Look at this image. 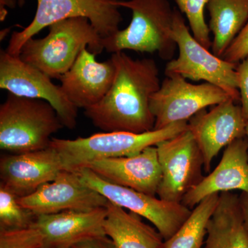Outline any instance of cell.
<instances>
[{"instance_id":"obj_1","label":"cell","mask_w":248,"mask_h":248,"mask_svg":"<svg viewBox=\"0 0 248 248\" xmlns=\"http://www.w3.org/2000/svg\"><path fill=\"white\" fill-rule=\"evenodd\" d=\"M113 83L104 98L84 109V115L102 131L143 133L154 130L151 109L159 89V70L154 60L133 59L124 51L112 53Z\"/></svg>"},{"instance_id":"obj_2","label":"cell","mask_w":248,"mask_h":248,"mask_svg":"<svg viewBox=\"0 0 248 248\" xmlns=\"http://www.w3.org/2000/svg\"><path fill=\"white\" fill-rule=\"evenodd\" d=\"M43 38L29 39L19 57L51 79H59L73 66L85 48L96 55L104 50L102 37L86 17H73L49 26Z\"/></svg>"},{"instance_id":"obj_3","label":"cell","mask_w":248,"mask_h":248,"mask_svg":"<svg viewBox=\"0 0 248 248\" xmlns=\"http://www.w3.org/2000/svg\"><path fill=\"white\" fill-rule=\"evenodd\" d=\"M120 7L131 10L128 27L102 39L107 51L124 50L140 53H157L160 58L170 61L177 46L172 39L173 11L168 0H119Z\"/></svg>"},{"instance_id":"obj_4","label":"cell","mask_w":248,"mask_h":248,"mask_svg":"<svg viewBox=\"0 0 248 248\" xmlns=\"http://www.w3.org/2000/svg\"><path fill=\"white\" fill-rule=\"evenodd\" d=\"M188 128V122L184 121L143 133L104 132L76 140L52 138L50 146L60 155L64 170L78 171L97 160L138 154Z\"/></svg>"},{"instance_id":"obj_5","label":"cell","mask_w":248,"mask_h":248,"mask_svg":"<svg viewBox=\"0 0 248 248\" xmlns=\"http://www.w3.org/2000/svg\"><path fill=\"white\" fill-rule=\"evenodd\" d=\"M56 110L42 99L9 93L0 106V148L12 154L45 149L63 128Z\"/></svg>"},{"instance_id":"obj_6","label":"cell","mask_w":248,"mask_h":248,"mask_svg":"<svg viewBox=\"0 0 248 248\" xmlns=\"http://www.w3.org/2000/svg\"><path fill=\"white\" fill-rule=\"evenodd\" d=\"M172 37L179 55L168 62L166 76L179 75L186 79L210 83L226 91L235 102H240L238 63L218 58L201 45L190 33L185 19L177 8L173 11Z\"/></svg>"},{"instance_id":"obj_7","label":"cell","mask_w":248,"mask_h":248,"mask_svg":"<svg viewBox=\"0 0 248 248\" xmlns=\"http://www.w3.org/2000/svg\"><path fill=\"white\" fill-rule=\"evenodd\" d=\"M119 0H37L35 17L28 27L11 35L6 52L19 56L23 46L53 23L73 17H86L102 39L120 31L122 21Z\"/></svg>"},{"instance_id":"obj_8","label":"cell","mask_w":248,"mask_h":248,"mask_svg":"<svg viewBox=\"0 0 248 248\" xmlns=\"http://www.w3.org/2000/svg\"><path fill=\"white\" fill-rule=\"evenodd\" d=\"M78 172L85 184L104 196L108 202L153 223L164 241L170 239L179 229L192 212L182 203L166 202L155 196L107 182L87 168Z\"/></svg>"},{"instance_id":"obj_9","label":"cell","mask_w":248,"mask_h":248,"mask_svg":"<svg viewBox=\"0 0 248 248\" xmlns=\"http://www.w3.org/2000/svg\"><path fill=\"white\" fill-rule=\"evenodd\" d=\"M155 147L161 172L156 195L166 202L182 203L204 177L203 156L197 141L188 128Z\"/></svg>"},{"instance_id":"obj_10","label":"cell","mask_w":248,"mask_h":248,"mask_svg":"<svg viewBox=\"0 0 248 248\" xmlns=\"http://www.w3.org/2000/svg\"><path fill=\"white\" fill-rule=\"evenodd\" d=\"M229 99L232 98L226 91L210 83L194 84L179 75L166 76L151 98L154 130L189 120L207 107Z\"/></svg>"},{"instance_id":"obj_11","label":"cell","mask_w":248,"mask_h":248,"mask_svg":"<svg viewBox=\"0 0 248 248\" xmlns=\"http://www.w3.org/2000/svg\"><path fill=\"white\" fill-rule=\"evenodd\" d=\"M38 68L11 55L0 51V89L19 96L48 102L56 110L63 126L76 128L78 108L66 97L61 86Z\"/></svg>"},{"instance_id":"obj_12","label":"cell","mask_w":248,"mask_h":248,"mask_svg":"<svg viewBox=\"0 0 248 248\" xmlns=\"http://www.w3.org/2000/svg\"><path fill=\"white\" fill-rule=\"evenodd\" d=\"M19 203L36 217L68 211H89L104 208L108 201L85 184L78 171L63 170L52 182L40 186Z\"/></svg>"},{"instance_id":"obj_13","label":"cell","mask_w":248,"mask_h":248,"mask_svg":"<svg viewBox=\"0 0 248 248\" xmlns=\"http://www.w3.org/2000/svg\"><path fill=\"white\" fill-rule=\"evenodd\" d=\"M236 103L228 99L208 112L200 111L189 120V130L200 148L206 172H210L213 159L223 148L237 139L246 138L247 120L241 106Z\"/></svg>"},{"instance_id":"obj_14","label":"cell","mask_w":248,"mask_h":248,"mask_svg":"<svg viewBox=\"0 0 248 248\" xmlns=\"http://www.w3.org/2000/svg\"><path fill=\"white\" fill-rule=\"evenodd\" d=\"M63 170L60 155L50 146L40 151L4 155L0 161V184L20 198L53 181Z\"/></svg>"},{"instance_id":"obj_15","label":"cell","mask_w":248,"mask_h":248,"mask_svg":"<svg viewBox=\"0 0 248 248\" xmlns=\"http://www.w3.org/2000/svg\"><path fill=\"white\" fill-rule=\"evenodd\" d=\"M95 57L89 48L84 49L73 66L60 78L62 91L78 109H86L100 102L115 79L112 59L99 62Z\"/></svg>"},{"instance_id":"obj_16","label":"cell","mask_w":248,"mask_h":248,"mask_svg":"<svg viewBox=\"0 0 248 248\" xmlns=\"http://www.w3.org/2000/svg\"><path fill=\"white\" fill-rule=\"evenodd\" d=\"M104 180L155 196L161 180V169L155 146L132 156L97 160L86 165Z\"/></svg>"},{"instance_id":"obj_17","label":"cell","mask_w":248,"mask_h":248,"mask_svg":"<svg viewBox=\"0 0 248 248\" xmlns=\"http://www.w3.org/2000/svg\"><path fill=\"white\" fill-rule=\"evenodd\" d=\"M234 190L248 193V141L246 137L237 139L226 147L219 164L186 194L182 203L192 210L208 196Z\"/></svg>"},{"instance_id":"obj_18","label":"cell","mask_w":248,"mask_h":248,"mask_svg":"<svg viewBox=\"0 0 248 248\" xmlns=\"http://www.w3.org/2000/svg\"><path fill=\"white\" fill-rule=\"evenodd\" d=\"M107 206L89 210H68L36 217L35 223L48 246L71 248L90 238L106 235L104 223Z\"/></svg>"},{"instance_id":"obj_19","label":"cell","mask_w":248,"mask_h":248,"mask_svg":"<svg viewBox=\"0 0 248 248\" xmlns=\"http://www.w3.org/2000/svg\"><path fill=\"white\" fill-rule=\"evenodd\" d=\"M204 248H248L239 196L221 192L216 210L209 221Z\"/></svg>"},{"instance_id":"obj_20","label":"cell","mask_w":248,"mask_h":248,"mask_svg":"<svg viewBox=\"0 0 248 248\" xmlns=\"http://www.w3.org/2000/svg\"><path fill=\"white\" fill-rule=\"evenodd\" d=\"M104 223L105 234L117 248H159L164 239L141 217L108 202Z\"/></svg>"},{"instance_id":"obj_21","label":"cell","mask_w":248,"mask_h":248,"mask_svg":"<svg viewBox=\"0 0 248 248\" xmlns=\"http://www.w3.org/2000/svg\"><path fill=\"white\" fill-rule=\"evenodd\" d=\"M212 51L222 58L248 21V0H209Z\"/></svg>"},{"instance_id":"obj_22","label":"cell","mask_w":248,"mask_h":248,"mask_svg":"<svg viewBox=\"0 0 248 248\" xmlns=\"http://www.w3.org/2000/svg\"><path fill=\"white\" fill-rule=\"evenodd\" d=\"M219 194L208 196L192 209L188 218L170 239L159 248H202L207 235V228L215 213Z\"/></svg>"},{"instance_id":"obj_23","label":"cell","mask_w":248,"mask_h":248,"mask_svg":"<svg viewBox=\"0 0 248 248\" xmlns=\"http://www.w3.org/2000/svg\"><path fill=\"white\" fill-rule=\"evenodd\" d=\"M19 197L0 184V231L23 229L35 223L36 216L19 203Z\"/></svg>"},{"instance_id":"obj_24","label":"cell","mask_w":248,"mask_h":248,"mask_svg":"<svg viewBox=\"0 0 248 248\" xmlns=\"http://www.w3.org/2000/svg\"><path fill=\"white\" fill-rule=\"evenodd\" d=\"M182 14L186 15L192 35L205 48L210 49L212 41L204 11L209 0H174Z\"/></svg>"},{"instance_id":"obj_25","label":"cell","mask_w":248,"mask_h":248,"mask_svg":"<svg viewBox=\"0 0 248 248\" xmlns=\"http://www.w3.org/2000/svg\"><path fill=\"white\" fill-rule=\"evenodd\" d=\"M44 244L43 234L35 224L23 229L0 231V248H40Z\"/></svg>"},{"instance_id":"obj_26","label":"cell","mask_w":248,"mask_h":248,"mask_svg":"<svg viewBox=\"0 0 248 248\" xmlns=\"http://www.w3.org/2000/svg\"><path fill=\"white\" fill-rule=\"evenodd\" d=\"M248 54V21L242 31L223 54L222 59L232 63H239Z\"/></svg>"},{"instance_id":"obj_27","label":"cell","mask_w":248,"mask_h":248,"mask_svg":"<svg viewBox=\"0 0 248 248\" xmlns=\"http://www.w3.org/2000/svg\"><path fill=\"white\" fill-rule=\"evenodd\" d=\"M238 89L240 93V102L243 115L248 120V54L247 56L238 63L236 67Z\"/></svg>"},{"instance_id":"obj_28","label":"cell","mask_w":248,"mask_h":248,"mask_svg":"<svg viewBox=\"0 0 248 248\" xmlns=\"http://www.w3.org/2000/svg\"><path fill=\"white\" fill-rule=\"evenodd\" d=\"M71 248H117L115 243L107 235L95 236L80 241Z\"/></svg>"},{"instance_id":"obj_29","label":"cell","mask_w":248,"mask_h":248,"mask_svg":"<svg viewBox=\"0 0 248 248\" xmlns=\"http://www.w3.org/2000/svg\"><path fill=\"white\" fill-rule=\"evenodd\" d=\"M240 206L244 219L245 227L248 232V193L241 192L239 195Z\"/></svg>"},{"instance_id":"obj_30","label":"cell","mask_w":248,"mask_h":248,"mask_svg":"<svg viewBox=\"0 0 248 248\" xmlns=\"http://www.w3.org/2000/svg\"><path fill=\"white\" fill-rule=\"evenodd\" d=\"M17 0H0V21L4 22L8 15L7 9L16 7Z\"/></svg>"},{"instance_id":"obj_31","label":"cell","mask_w":248,"mask_h":248,"mask_svg":"<svg viewBox=\"0 0 248 248\" xmlns=\"http://www.w3.org/2000/svg\"><path fill=\"white\" fill-rule=\"evenodd\" d=\"M10 29H4V30L1 31V36H0V37H1V40H4L5 38V37H6V35H7L8 33H9Z\"/></svg>"},{"instance_id":"obj_32","label":"cell","mask_w":248,"mask_h":248,"mask_svg":"<svg viewBox=\"0 0 248 248\" xmlns=\"http://www.w3.org/2000/svg\"><path fill=\"white\" fill-rule=\"evenodd\" d=\"M40 248H66V247H60V246H48V245H44L42 247Z\"/></svg>"},{"instance_id":"obj_33","label":"cell","mask_w":248,"mask_h":248,"mask_svg":"<svg viewBox=\"0 0 248 248\" xmlns=\"http://www.w3.org/2000/svg\"><path fill=\"white\" fill-rule=\"evenodd\" d=\"M26 0H17L18 5L21 7H22L24 6V4H25Z\"/></svg>"},{"instance_id":"obj_34","label":"cell","mask_w":248,"mask_h":248,"mask_svg":"<svg viewBox=\"0 0 248 248\" xmlns=\"http://www.w3.org/2000/svg\"><path fill=\"white\" fill-rule=\"evenodd\" d=\"M246 137L247 138L248 141V120L247 122H246Z\"/></svg>"}]
</instances>
